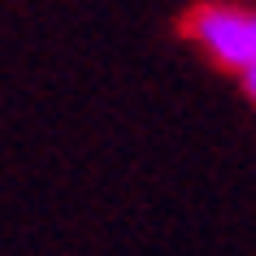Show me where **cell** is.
Wrapping results in <instances>:
<instances>
[{"instance_id": "cell-1", "label": "cell", "mask_w": 256, "mask_h": 256, "mask_svg": "<svg viewBox=\"0 0 256 256\" xmlns=\"http://www.w3.org/2000/svg\"><path fill=\"white\" fill-rule=\"evenodd\" d=\"M182 30L217 70L239 78L243 96L256 104V9L252 4L204 0L187 14Z\"/></svg>"}]
</instances>
